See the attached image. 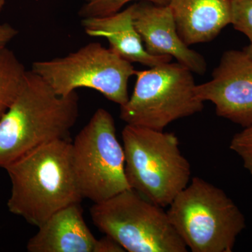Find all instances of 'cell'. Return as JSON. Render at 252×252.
Returning <instances> with one entry per match:
<instances>
[{
    "instance_id": "obj_1",
    "label": "cell",
    "mask_w": 252,
    "mask_h": 252,
    "mask_svg": "<svg viewBox=\"0 0 252 252\" xmlns=\"http://www.w3.org/2000/svg\"><path fill=\"white\" fill-rule=\"evenodd\" d=\"M79 115L77 92L59 95L27 70L17 97L0 119V167L44 144L69 139Z\"/></svg>"
},
{
    "instance_id": "obj_2",
    "label": "cell",
    "mask_w": 252,
    "mask_h": 252,
    "mask_svg": "<svg viewBox=\"0 0 252 252\" xmlns=\"http://www.w3.org/2000/svg\"><path fill=\"white\" fill-rule=\"evenodd\" d=\"M69 139L49 142L4 167L11 181L9 211L40 226L83 197L73 171Z\"/></svg>"
},
{
    "instance_id": "obj_3",
    "label": "cell",
    "mask_w": 252,
    "mask_h": 252,
    "mask_svg": "<svg viewBox=\"0 0 252 252\" xmlns=\"http://www.w3.org/2000/svg\"><path fill=\"white\" fill-rule=\"evenodd\" d=\"M122 139L130 188L155 205L168 207L191 176L178 137L173 132L126 124Z\"/></svg>"
},
{
    "instance_id": "obj_4",
    "label": "cell",
    "mask_w": 252,
    "mask_h": 252,
    "mask_svg": "<svg viewBox=\"0 0 252 252\" xmlns=\"http://www.w3.org/2000/svg\"><path fill=\"white\" fill-rule=\"evenodd\" d=\"M174 228L193 252H231L246 227L241 210L222 189L192 178L169 205Z\"/></svg>"
},
{
    "instance_id": "obj_5",
    "label": "cell",
    "mask_w": 252,
    "mask_h": 252,
    "mask_svg": "<svg viewBox=\"0 0 252 252\" xmlns=\"http://www.w3.org/2000/svg\"><path fill=\"white\" fill-rule=\"evenodd\" d=\"M93 222L129 252H187L167 212L132 189L94 203Z\"/></svg>"
},
{
    "instance_id": "obj_6",
    "label": "cell",
    "mask_w": 252,
    "mask_h": 252,
    "mask_svg": "<svg viewBox=\"0 0 252 252\" xmlns=\"http://www.w3.org/2000/svg\"><path fill=\"white\" fill-rule=\"evenodd\" d=\"M135 76L133 92L120 107L121 119L126 124L163 130L171 123L203 111L193 72L180 63L137 70Z\"/></svg>"
},
{
    "instance_id": "obj_7",
    "label": "cell",
    "mask_w": 252,
    "mask_h": 252,
    "mask_svg": "<svg viewBox=\"0 0 252 252\" xmlns=\"http://www.w3.org/2000/svg\"><path fill=\"white\" fill-rule=\"evenodd\" d=\"M74 177L83 198L101 203L132 189L126 175L124 147L112 114L95 111L71 144Z\"/></svg>"
},
{
    "instance_id": "obj_8",
    "label": "cell",
    "mask_w": 252,
    "mask_h": 252,
    "mask_svg": "<svg viewBox=\"0 0 252 252\" xmlns=\"http://www.w3.org/2000/svg\"><path fill=\"white\" fill-rule=\"evenodd\" d=\"M31 70L59 95L86 88L120 107L128 100L129 79L137 71L132 63L98 42L86 44L63 57L35 61Z\"/></svg>"
},
{
    "instance_id": "obj_9",
    "label": "cell",
    "mask_w": 252,
    "mask_h": 252,
    "mask_svg": "<svg viewBox=\"0 0 252 252\" xmlns=\"http://www.w3.org/2000/svg\"><path fill=\"white\" fill-rule=\"evenodd\" d=\"M195 94L215 105L219 117L242 127L252 126V59L244 51L222 55L212 79L195 85Z\"/></svg>"
},
{
    "instance_id": "obj_10",
    "label": "cell",
    "mask_w": 252,
    "mask_h": 252,
    "mask_svg": "<svg viewBox=\"0 0 252 252\" xmlns=\"http://www.w3.org/2000/svg\"><path fill=\"white\" fill-rule=\"evenodd\" d=\"M133 21L144 48L154 56H169L193 73L203 75L207 63L203 56L189 49L177 32L169 5L142 1L132 5Z\"/></svg>"
},
{
    "instance_id": "obj_11",
    "label": "cell",
    "mask_w": 252,
    "mask_h": 252,
    "mask_svg": "<svg viewBox=\"0 0 252 252\" xmlns=\"http://www.w3.org/2000/svg\"><path fill=\"white\" fill-rule=\"evenodd\" d=\"M38 228L28 242V252H96L98 239L86 225L81 203L56 212Z\"/></svg>"
},
{
    "instance_id": "obj_12",
    "label": "cell",
    "mask_w": 252,
    "mask_h": 252,
    "mask_svg": "<svg viewBox=\"0 0 252 252\" xmlns=\"http://www.w3.org/2000/svg\"><path fill=\"white\" fill-rule=\"evenodd\" d=\"M132 13V5L108 16L82 18L81 26L89 36L107 39L109 49L131 63L152 67L171 62L170 56H154L147 52L134 25Z\"/></svg>"
},
{
    "instance_id": "obj_13",
    "label": "cell",
    "mask_w": 252,
    "mask_h": 252,
    "mask_svg": "<svg viewBox=\"0 0 252 252\" xmlns=\"http://www.w3.org/2000/svg\"><path fill=\"white\" fill-rule=\"evenodd\" d=\"M168 5L188 46L213 40L231 23V0H170Z\"/></svg>"
},
{
    "instance_id": "obj_14",
    "label": "cell",
    "mask_w": 252,
    "mask_h": 252,
    "mask_svg": "<svg viewBox=\"0 0 252 252\" xmlns=\"http://www.w3.org/2000/svg\"><path fill=\"white\" fill-rule=\"evenodd\" d=\"M26 72L12 51L5 48L0 52V119L17 97Z\"/></svg>"
},
{
    "instance_id": "obj_15",
    "label": "cell",
    "mask_w": 252,
    "mask_h": 252,
    "mask_svg": "<svg viewBox=\"0 0 252 252\" xmlns=\"http://www.w3.org/2000/svg\"><path fill=\"white\" fill-rule=\"evenodd\" d=\"M135 0H88L81 7L79 16L82 18L104 16L119 12L121 9L130 1ZM158 5H168L170 0H140Z\"/></svg>"
},
{
    "instance_id": "obj_16",
    "label": "cell",
    "mask_w": 252,
    "mask_h": 252,
    "mask_svg": "<svg viewBox=\"0 0 252 252\" xmlns=\"http://www.w3.org/2000/svg\"><path fill=\"white\" fill-rule=\"evenodd\" d=\"M252 43V0H231V23Z\"/></svg>"
},
{
    "instance_id": "obj_17",
    "label": "cell",
    "mask_w": 252,
    "mask_h": 252,
    "mask_svg": "<svg viewBox=\"0 0 252 252\" xmlns=\"http://www.w3.org/2000/svg\"><path fill=\"white\" fill-rule=\"evenodd\" d=\"M230 149L238 154L243 166L252 175V126L235 134L230 141Z\"/></svg>"
},
{
    "instance_id": "obj_18",
    "label": "cell",
    "mask_w": 252,
    "mask_h": 252,
    "mask_svg": "<svg viewBox=\"0 0 252 252\" xmlns=\"http://www.w3.org/2000/svg\"><path fill=\"white\" fill-rule=\"evenodd\" d=\"M18 31L8 23H0V52L17 36Z\"/></svg>"
},
{
    "instance_id": "obj_19",
    "label": "cell",
    "mask_w": 252,
    "mask_h": 252,
    "mask_svg": "<svg viewBox=\"0 0 252 252\" xmlns=\"http://www.w3.org/2000/svg\"><path fill=\"white\" fill-rule=\"evenodd\" d=\"M247 54H248L249 56L252 59V43L250 44V45L246 46L243 50Z\"/></svg>"
},
{
    "instance_id": "obj_20",
    "label": "cell",
    "mask_w": 252,
    "mask_h": 252,
    "mask_svg": "<svg viewBox=\"0 0 252 252\" xmlns=\"http://www.w3.org/2000/svg\"><path fill=\"white\" fill-rule=\"evenodd\" d=\"M5 3H6V0H0V12L2 11Z\"/></svg>"
}]
</instances>
